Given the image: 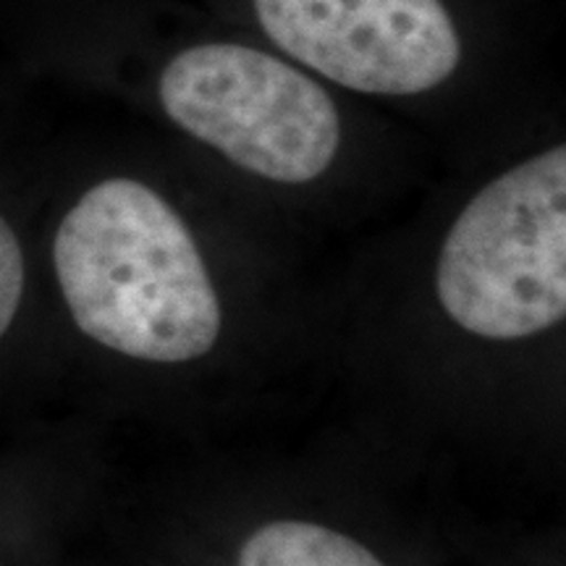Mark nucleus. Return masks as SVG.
<instances>
[{"label":"nucleus","mask_w":566,"mask_h":566,"mask_svg":"<svg viewBox=\"0 0 566 566\" xmlns=\"http://www.w3.org/2000/svg\"><path fill=\"white\" fill-rule=\"evenodd\" d=\"M446 315L512 342L566 315V150L522 163L480 192L446 237L436 273Z\"/></svg>","instance_id":"nucleus-2"},{"label":"nucleus","mask_w":566,"mask_h":566,"mask_svg":"<svg viewBox=\"0 0 566 566\" xmlns=\"http://www.w3.org/2000/svg\"><path fill=\"white\" fill-rule=\"evenodd\" d=\"M27 283V265L24 252H21L19 237L0 216V338L11 328L13 317L21 307Z\"/></svg>","instance_id":"nucleus-6"},{"label":"nucleus","mask_w":566,"mask_h":566,"mask_svg":"<svg viewBox=\"0 0 566 566\" xmlns=\"http://www.w3.org/2000/svg\"><path fill=\"white\" fill-rule=\"evenodd\" d=\"M239 566H384L349 535L313 522H271L239 554Z\"/></svg>","instance_id":"nucleus-5"},{"label":"nucleus","mask_w":566,"mask_h":566,"mask_svg":"<svg viewBox=\"0 0 566 566\" xmlns=\"http://www.w3.org/2000/svg\"><path fill=\"white\" fill-rule=\"evenodd\" d=\"M53 268L71 321L92 342L145 363H189L221 334V304L192 233L134 179L80 197L55 231Z\"/></svg>","instance_id":"nucleus-1"},{"label":"nucleus","mask_w":566,"mask_h":566,"mask_svg":"<svg viewBox=\"0 0 566 566\" xmlns=\"http://www.w3.org/2000/svg\"><path fill=\"white\" fill-rule=\"evenodd\" d=\"M254 11L292 59L373 95L433 90L462 55L441 0H254Z\"/></svg>","instance_id":"nucleus-4"},{"label":"nucleus","mask_w":566,"mask_h":566,"mask_svg":"<svg viewBox=\"0 0 566 566\" xmlns=\"http://www.w3.org/2000/svg\"><path fill=\"white\" fill-rule=\"evenodd\" d=\"M158 92L174 124L263 179L313 181L342 145V118L328 92L254 48H189L163 71Z\"/></svg>","instance_id":"nucleus-3"}]
</instances>
